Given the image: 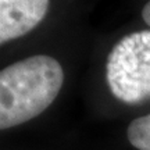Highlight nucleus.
I'll list each match as a JSON object with an SVG mask.
<instances>
[{"mask_svg": "<svg viewBox=\"0 0 150 150\" xmlns=\"http://www.w3.org/2000/svg\"><path fill=\"white\" fill-rule=\"evenodd\" d=\"M64 71L50 56L38 54L0 70V129L24 124L56 100Z\"/></svg>", "mask_w": 150, "mask_h": 150, "instance_id": "f257e3e1", "label": "nucleus"}, {"mask_svg": "<svg viewBox=\"0 0 150 150\" xmlns=\"http://www.w3.org/2000/svg\"><path fill=\"white\" fill-rule=\"evenodd\" d=\"M106 78L121 102L135 104L150 99V31L129 33L112 47Z\"/></svg>", "mask_w": 150, "mask_h": 150, "instance_id": "f03ea898", "label": "nucleus"}, {"mask_svg": "<svg viewBox=\"0 0 150 150\" xmlns=\"http://www.w3.org/2000/svg\"><path fill=\"white\" fill-rule=\"evenodd\" d=\"M47 8L49 0H0V45L32 31Z\"/></svg>", "mask_w": 150, "mask_h": 150, "instance_id": "7ed1b4c3", "label": "nucleus"}, {"mask_svg": "<svg viewBox=\"0 0 150 150\" xmlns=\"http://www.w3.org/2000/svg\"><path fill=\"white\" fill-rule=\"evenodd\" d=\"M129 143L138 150H150V114L134 120L127 131Z\"/></svg>", "mask_w": 150, "mask_h": 150, "instance_id": "20e7f679", "label": "nucleus"}, {"mask_svg": "<svg viewBox=\"0 0 150 150\" xmlns=\"http://www.w3.org/2000/svg\"><path fill=\"white\" fill-rule=\"evenodd\" d=\"M142 17H143V20L150 27V0L145 4L143 7V10H142Z\"/></svg>", "mask_w": 150, "mask_h": 150, "instance_id": "39448f33", "label": "nucleus"}]
</instances>
